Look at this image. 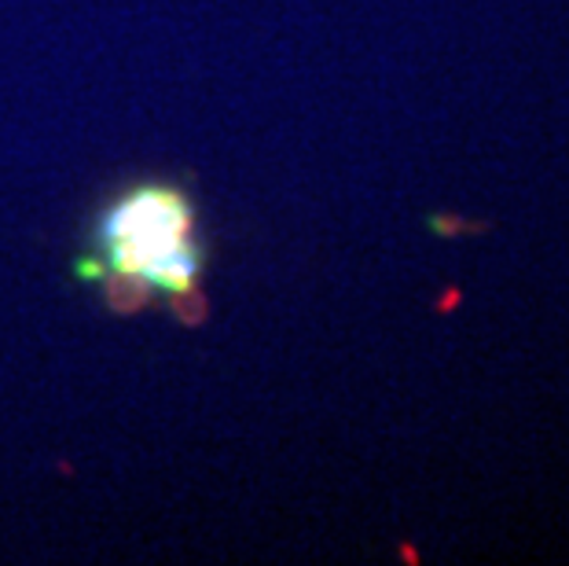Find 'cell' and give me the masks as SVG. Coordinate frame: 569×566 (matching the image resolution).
Returning a JSON list of instances; mask_svg holds the SVG:
<instances>
[{"instance_id": "cell-1", "label": "cell", "mask_w": 569, "mask_h": 566, "mask_svg": "<svg viewBox=\"0 0 569 566\" xmlns=\"http://www.w3.org/2000/svg\"><path fill=\"white\" fill-rule=\"evenodd\" d=\"M202 265L206 250L191 199L173 185H137L96 218L81 280L137 298H184L199 287Z\"/></svg>"}]
</instances>
